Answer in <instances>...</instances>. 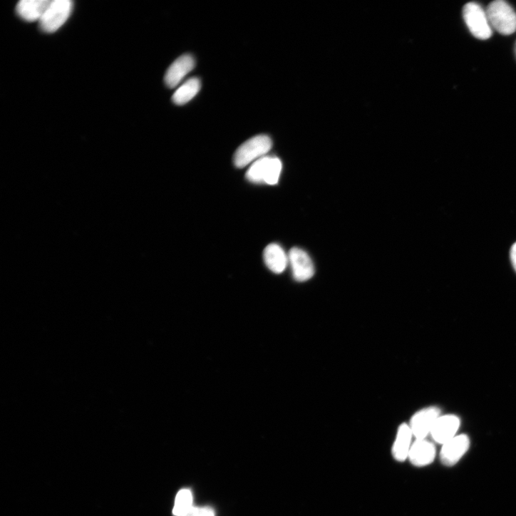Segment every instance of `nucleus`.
<instances>
[{"label":"nucleus","mask_w":516,"mask_h":516,"mask_svg":"<svg viewBox=\"0 0 516 516\" xmlns=\"http://www.w3.org/2000/svg\"><path fill=\"white\" fill-rule=\"evenodd\" d=\"M185 516H215V513L210 507H193Z\"/></svg>","instance_id":"f3484780"},{"label":"nucleus","mask_w":516,"mask_h":516,"mask_svg":"<svg viewBox=\"0 0 516 516\" xmlns=\"http://www.w3.org/2000/svg\"><path fill=\"white\" fill-rule=\"evenodd\" d=\"M463 18L469 31L480 40H487L492 35L486 11L478 4L469 3L464 6Z\"/></svg>","instance_id":"39448f33"},{"label":"nucleus","mask_w":516,"mask_h":516,"mask_svg":"<svg viewBox=\"0 0 516 516\" xmlns=\"http://www.w3.org/2000/svg\"><path fill=\"white\" fill-rule=\"evenodd\" d=\"M440 416V411L435 407L425 408L415 414L410 424L414 438L416 440L426 439Z\"/></svg>","instance_id":"423d86ee"},{"label":"nucleus","mask_w":516,"mask_h":516,"mask_svg":"<svg viewBox=\"0 0 516 516\" xmlns=\"http://www.w3.org/2000/svg\"><path fill=\"white\" fill-rule=\"evenodd\" d=\"M51 2V0H22L16 6V12L27 22H39Z\"/></svg>","instance_id":"f8f14e48"},{"label":"nucleus","mask_w":516,"mask_h":516,"mask_svg":"<svg viewBox=\"0 0 516 516\" xmlns=\"http://www.w3.org/2000/svg\"><path fill=\"white\" fill-rule=\"evenodd\" d=\"M195 62L193 56L185 54L178 58L168 68L165 81L170 88H175L184 78L195 68Z\"/></svg>","instance_id":"9d476101"},{"label":"nucleus","mask_w":516,"mask_h":516,"mask_svg":"<svg viewBox=\"0 0 516 516\" xmlns=\"http://www.w3.org/2000/svg\"><path fill=\"white\" fill-rule=\"evenodd\" d=\"M282 171V162L279 158L264 157L253 162L246 178L250 182L274 185L279 182Z\"/></svg>","instance_id":"7ed1b4c3"},{"label":"nucleus","mask_w":516,"mask_h":516,"mask_svg":"<svg viewBox=\"0 0 516 516\" xmlns=\"http://www.w3.org/2000/svg\"><path fill=\"white\" fill-rule=\"evenodd\" d=\"M435 455L436 449L433 443L426 439L416 440L411 447L408 460L416 467H424L431 464Z\"/></svg>","instance_id":"9b49d317"},{"label":"nucleus","mask_w":516,"mask_h":516,"mask_svg":"<svg viewBox=\"0 0 516 516\" xmlns=\"http://www.w3.org/2000/svg\"><path fill=\"white\" fill-rule=\"evenodd\" d=\"M193 496L190 489H182L177 495L173 514L185 516L193 508Z\"/></svg>","instance_id":"dca6fc26"},{"label":"nucleus","mask_w":516,"mask_h":516,"mask_svg":"<svg viewBox=\"0 0 516 516\" xmlns=\"http://www.w3.org/2000/svg\"><path fill=\"white\" fill-rule=\"evenodd\" d=\"M72 10L70 0H53L39 21L41 29L47 33L56 32L68 21Z\"/></svg>","instance_id":"20e7f679"},{"label":"nucleus","mask_w":516,"mask_h":516,"mask_svg":"<svg viewBox=\"0 0 516 516\" xmlns=\"http://www.w3.org/2000/svg\"><path fill=\"white\" fill-rule=\"evenodd\" d=\"M485 11L492 29L503 36H510L516 31V13L507 3L496 0Z\"/></svg>","instance_id":"f257e3e1"},{"label":"nucleus","mask_w":516,"mask_h":516,"mask_svg":"<svg viewBox=\"0 0 516 516\" xmlns=\"http://www.w3.org/2000/svg\"><path fill=\"white\" fill-rule=\"evenodd\" d=\"M470 447V439L465 435H457L443 445L440 460L446 466H453L463 458Z\"/></svg>","instance_id":"6e6552de"},{"label":"nucleus","mask_w":516,"mask_h":516,"mask_svg":"<svg viewBox=\"0 0 516 516\" xmlns=\"http://www.w3.org/2000/svg\"><path fill=\"white\" fill-rule=\"evenodd\" d=\"M413 438L410 425L402 424L398 430L392 448V454L396 460L402 463L408 459Z\"/></svg>","instance_id":"ddd939ff"},{"label":"nucleus","mask_w":516,"mask_h":516,"mask_svg":"<svg viewBox=\"0 0 516 516\" xmlns=\"http://www.w3.org/2000/svg\"><path fill=\"white\" fill-rule=\"evenodd\" d=\"M200 88V79L192 78L175 91L172 100L177 105H184L190 101L199 93Z\"/></svg>","instance_id":"2eb2a0df"},{"label":"nucleus","mask_w":516,"mask_h":516,"mask_svg":"<svg viewBox=\"0 0 516 516\" xmlns=\"http://www.w3.org/2000/svg\"><path fill=\"white\" fill-rule=\"evenodd\" d=\"M272 139L264 135L250 138L243 143L234 155V165L243 168L268 154L272 148Z\"/></svg>","instance_id":"f03ea898"},{"label":"nucleus","mask_w":516,"mask_h":516,"mask_svg":"<svg viewBox=\"0 0 516 516\" xmlns=\"http://www.w3.org/2000/svg\"><path fill=\"white\" fill-rule=\"evenodd\" d=\"M289 260L296 281L304 282L314 277L315 273L314 264L304 250L298 247L292 248L289 252Z\"/></svg>","instance_id":"0eeeda50"},{"label":"nucleus","mask_w":516,"mask_h":516,"mask_svg":"<svg viewBox=\"0 0 516 516\" xmlns=\"http://www.w3.org/2000/svg\"><path fill=\"white\" fill-rule=\"evenodd\" d=\"M515 55H516V43H515Z\"/></svg>","instance_id":"6ab92c4d"},{"label":"nucleus","mask_w":516,"mask_h":516,"mask_svg":"<svg viewBox=\"0 0 516 516\" xmlns=\"http://www.w3.org/2000/svg\"><path fill=\"white\" fill-rule=\"evenodd\" d=\"M511 262L516 272V242L512 245L510 251Z\"/></svg>","instance_id":"a211bd4d"},{"label":"nucleus","mask_w":516,"mask_h":516,"mask_svg":"<svg viewBox=\"0 0 516 516\" xmlns=\"http://www.w3.org/2000/svg\"><path fill=\"white\" fill-rule=\"evenodd\" d=\"M460 426V419L453 415L440 416L430 435L437 443L444 445L456 436Z\"/></svg>","instance_id":"1a4fd4ad"},{"label":"nucleus","mask_w":516,"mask_h":516,"mask_svg":"<svg viewBox=\"0 0 516 516\" xmlns=\"http://www.w3.org/2000/svg\"><path fill=\"white\" fill-rule=\"evenodd\" d=\"M264 261L267 267L274 274L283 273L289 262L284 249L277 244H271L264 251Z\"/></svg>","instance_id":"4468645a"}]
</instances>
